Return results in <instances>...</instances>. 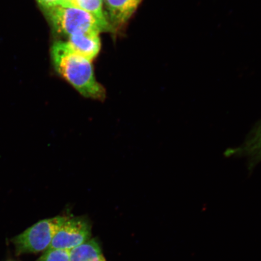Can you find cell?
Here are the masks:
<instances>
[{
    "label": "cell",
    "mask_w": 261,
    "mask_h": 261,
    "mask_svg": "<svg viewBox=\"0 0 261 261\" xmlns=\"http://www.w3.org/2000/svg\"><path fill=\"white\" fill-rule=\"evenodd\" d=\"M65 6L83 10L95 18L107 31H112L113 28L103 10V0H69Z\"/></svg>",
    "instance_id": "obj_8"
},
{
    "label": "cell",
    "mask_w": 261,
    "mask_h": 261,
    "mask_svg": "<svg viewBox=\"0 0 261 261\" xmlns=\"http://www.w3.org/2000/svg\"><path fill=\"white\" fill-rule=\"evenodd\" d=\"M37 1L45 10L60 6L62 2V0H37Z\"/></svg>",
    "instance_id": "obj_11"
},
{
    "label": "cell",
    "mask_w": 261,
    "mask_h": 261,
    "mask_svg": "<svg viewBox=\"0 0 261 261\" xmlns=\"http://www.w3.org/2000/svg\"><path fill=\"white\" fill-rule=\"evenodd\" d=\"M68 217L58 216L48 218L28 228L13 240L16 252L18 254L38 253L48 250L59 228Z\"/></svg>",
    "instance_id": "obj_3"
},
{
    "label": "cell",
    "mask_w": 261,
    "mask_h": 261,
    "mask_svg": "<svg viewBox=\"0 0 261 261\" xmlns=\"http://www.w3.org/2000/svg\"><path fill=\"white\" fill-rule=\"evenodd\" d=\"M69 0H62L61 6H65Z\"/></svg>",
    "instance_id": "obj_12"
},
{
    "label": "cell",
    "mask_w": 261,
    "mask_h": 261,
    "mask_svg": "<svg viewBox=\"0 0 261 261\" xmlns=\"http://www.w3.org/2000/svg\"><path fill=\"white\" fill-rule=\"evenodd\" d=\"M100 33L94 31L78 33L68 37L67 42L77 54L92 61L100 50Z\"/></svg>",
    "instance_id": "obj_6"
},
{
    "label": "cell",
    "mask_w": 261,
    "mask_h": 261,
    "mask_svg": "<svg viewBox=\"0 0 261 261\" xmlns=\"http://www.w3.org/2000/svg\"><path fill=\"white\" fill-rule=\"evenodd\" d=\"M51 54L58 73L82 96L94 100L105 99L106 90L94 76L91 61L75 52L67 42H55Z\"/></svg>",
    "instance_id": "obj_1"
},
{
    "label": "cell",
    "mask_w": 261,
    "mask_h": 261,
    "mask_svg": "<svg viewBox=\"0 0 261 261\" xmlns=\"http://www.w3.org/2000/svg\"><path fill=\"white\" fill-rule=\"evenodd\" d=\"M91 226L86 217H68L51 241L48 249L71 250L91 239Z\"/></svg>",
    "instance_id": "obj_4"
},
{
    "label": "cell",
    "mask_w": 261,
    "mask_h": 261,
    "mask_svg": "<svg viewBox=\"0 0 261 261\" xmlns=\"http://www.w3.org/2000/svg\"><path fill=\"white\" fill-rule=\"evenodd\" d=\"M46 11L51 24L59 34L70 37L87 31L108 32L95 18L83 10L60 5Z\"/></svg>",
    "instance_id": "obj_2"
},
{
    "label": "cell",
    "mask_w": 261,
    "mask_h": 261,
    "mask_svg": "<svg viewBox=\"0 0 261 261\" xmlns=\"http://www.w3.org/2000/svg\"><path fill=\"white\" fill-rule=\"evenodd\" d=\"M141 2L142 0H104L108 21L112 28L125 24Z\"/></svg>",
    "instance_id": "obj_7"
},
{
    "label": "cell",
    "mask_w": 261,
    "mask_h": 261,
    "mask_svg": "<svg viewBox=\"0 0 261 261\" xmlns=\"http://www.w3.org/2000/svg\"><path fill=\"white\" fill-rule=\"evenodd\" d=\"M38 261H70V250L48 249Z\"/></svg>",
    "instance_id": "obj_10"
},
{
    "label": "cell",
    "mask_w": 261,
    "mask_h": 261,
    "mask_svg": "<svg viewBox=\"0 0 261 261\" xmlns=\"http://www.w3.org/2000/svg\"><path fill=\"white\" fill-rule=\"evenodd\" d=\"M70 261H107L99 243L90 239L70 250Z\"/></svg>",
    "instance_id": "obj_9"
},
{
    "label": "cell",
    "mask_w": 261,
    "mask_h": 261,
    "mask_svg": "<svg viewBox=\"0 0 261 261\" xmlns=\"http://www.w3.org/2000/svg\"><path fill=\"white\" fill-rule=\"evenodd\" d=\"M227 158L246 159L250 174L261 163V119L248 134L242 144L228 148L224 152Z\"/></svg>",
    "instance_id": "obj_5"
}]
</instances>
